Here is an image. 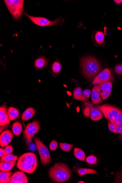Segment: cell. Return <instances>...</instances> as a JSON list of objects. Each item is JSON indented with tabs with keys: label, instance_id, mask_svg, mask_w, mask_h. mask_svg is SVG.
I'll list each match as a JSON object with an SVG mask.
<instances>
[{
	"label": "cell",
	"instance_id": "obj_1",
	"mask_svg": "<svg viewBox=\"0 0 122 183\" xmlns=\"http://www.w3.org/2000/svg\"><path fill=\"white\" fill-rule=\"evenodd\" d=\"M49 175L54 182L63 183L71 178L72 173L66 164L63 163H57L50 169Z\"/></svg>",
	"mask_w": 122,
	"mask_h": 183
},
{
	"label": "cell",
	"instance_id": "obj_2",
	"mask_svg": "<svg viewBox=\"0 0 122 183\" xmlns=\"http://www.w3.org/2000/svg\"><path fill=\"white\" fill-rule=\"evenodd\" d=\"M81 67L85 78L92 79L96 76L101 69L100 63L94 57L88 56L81 60Z\"/></svg>",
	"mask_w": 122,
	"mask_h": 183
},
{
	"label": "cell",
	"instance_id": "obj_3",
	"mask_svg": "<svg viewBox=\"0 0 122 183\" xmlns=\"http://www.w3.org/2000/svg\"><path fill=\"white\" fill-rule=\"evenodd\" d=\"M37 166L36 155L31 153H25L19 158L17 167L21 171L31 174L35 171Z\"/></svg>",
	"mask_w": 122,
	"mask_h": 183
},
{
	"label": "cell",
	"instance_id": "obj_4",
	"mask_svg": "<svg viewBox=\"0 0 122 183\" xmlns=\"http://www.w3.org/2000/svg\"><path fill=\"white\" fill-rule=\"evenodd\" d=\"M8 10L14 19L19 20L21 19L23 11L24 1H5Z\"/></svg>",
	"mask_w": 122,
	"mask_h": 183
},
{
	"label": "cell",
	"instance_id": "obj_5",
	"mask_svg": "<svg viewBox=\"0 0 122 183\" xmlns=\"http://www.w3.org/2000/svg\"><path fill=\"white\" fill-rule=\"evenodd\" d=\"M96 108L101 111L106 118L113 122L117 120L121 111L116 107L106 104L98 106Z\"/></svg>",
	"mask_w": 122,
	"mask_h": 183
},
{
	"label": "cell",
	"instance_id": "obj_6",
	"mask_svg": "<svg viewBox=\"0 0 122 183\" xmlns=\"http://www.w3.org/2000/svg\"><path fill=\"white\" fill-rule=\"evenodd\" d=\"M34 140L37 147L42 164L44 165L50 164L51 161V158L49 149L39 138H36Z\"/></svg>",
	"mask_w": 122,
	"mask_h": 183
},
{
	"label": "cell",
	"instance_id": "obj_7",
	"mask_svg": "<svg viewBox=\"0 0 122 183\" xmlns=\"http://www.w3.org/2000/svg\"><path fill=\"white\" fill-rule=\"evenodd\" d=\"M40 128V125L38 121H34L33 122L28 124L23 133L26 144H30L33 136L39 132Z\"/></svg>",
	"mask_w": 122,
	"mask_h": 183
},
{
	"label": "cell",
	"instance_id": "obj_8",
	"mask_svg": "<svg viewBox=\"0 0 122 183\" xmlns=\"http://www.w3.org/2000/svg\"><path fill=\"white\" fill-rule=\"evenodd\" d=\"M25 14L35 24L41 26L56 25L59 24L61 22V19H58L54 21H50L48 19L41 17H36L30 16L25 12Z\"/></svg>",
	"mask_w": 122,
	"mask_h": 183
},
{
	"label": "cell",
	"instance_id": "obj_9",
	"mask_svg": "<svg viewBox=\"0 0 122 183\" xmlns=\"http://www.w3.org/2000/svg\"><path fill=\"white\" fill-rule=\"evenodd\" d=\"M113 80V77L110 69L106 68L95 76L92 82V85H98L103 82Z\"/></svg>",
	"mask_w": 122,
	"mask_h": 183
},
{
	"label": "cell",
	"instance_id": "obj_10",
	"mask_svg": "<svg viewBox=\"0 0 122 183\" xmlns=\"http://www.w3.org/2000/svg\"><path fill=\"white\" fill-rule=\"evenodd\" d=\"M13 138V132L10 129L6 130L1 133L0 136V145L2 147L8 146Z\"/></svg>",
	"mask_w": 122,
	"mask_h": 183
},
{
	"label": "cell",
	"instance_id": "obj_11",
	"mask_svg": "<svg viewBox=\"0 0 122 183\" xmlns=\"http://www.w3.org/2000/svg\"><path fill=\"white\" fill-rule=\"evenodd\" d=\"M0 125L1 127L5 126L10 124L8 114V109L6 105L4 104L0 107Z\"/></svg>",
	"mask_w": 122,
	"mask_h": 183
},
{
	"label": "cell",
	"instance_id": "obj_12",
	"mask_svg": "<svg viewBox=\"0 0 122 183\" xmlns=\"http://www.w3.org/2000/svg\"><path fill=\"white\" fill-rule=\"evenodd\" d=\"M28 180L23 171H19L14 173L11 177L8 183H27Z\"/></svg>",
	"mask_w": 122,
	"mask_h": 183
},
{
	"label": "cell",
	"instance_id": "obj_13",
	"mask_svg": "<svg viewBox=\"0 0 122 183\" xmlns=\"http://www.w3.org/2000/svg\"><path fill=\"white\" fill-rule=\"evenodd\" d=\"M100 91L96 86H95L92 89V100L94 104L97 105L102 103V99L100 97Z\"/></svg>",
	"mask_w": 122,
	"mask_h": 183
},
{
	"label": "cell",
	"instance_id": "obj_14",
	"mask_svg": "<svg viewBox=\"0 0 122 183\" xmlns=\"http://www.w3.org/2000/svg\"><path fill=\"white\" fill-rule=\"evenodd\" d=\"M16 164V161H6L0 163V170L4 172H10Z\"/></svg>",
	"mask_w": 122,
	"mask_h": 183
},
{
	"label": "cell",
	"instance_id": "obj_15",
	"mask_svg": "<svg viewBox=\"0 0 122 183\" xmlns=\"http://www.w3.org/2000/svg\"><path fill=\"white\" fill-rule=\"evenodd\" d=\"M103 114L100 110L94 107H90V118L92 120L99 121L103 117Z\"/></svg>",
	"mask_w": 122,
	"mask_h": 183
},
{
	"label": "cell",
	"instance_id": "obj_16",
	"mask_svg": "<svg viewBox=\"0 0 122 183\" xmlns=\"http://www.w3.org/2000/svg\"><path fill=\"white\" fill-rule=\"evenodd\" d=\"M35 111L32 107H30L25 110L22 116V120L23 121L28 120L34 116Z\"/></svg>",
	"mask_w": 122,
	"mask_h": 183
},
{
	"label": "cell",
	"instance_id": "obj_17",
	"mask_svg": "<svg viewBox=\"0 0 122 183\" xmlns=\"http://www.w3.org/2000/svg\"><path fill=\"white\" fill-rule=\"evenodd\" d=\"M8 114L10 121H13L20 117V114L19 110L17 109L12 107L8 108Z\"/></svg>",
	"mask_w": 122,
	"mask_h": 183
},
{
	"label": "cell",
	"instance_id": "obj_18",
	"mask_svg": "<svg viewBox=\"0 0 122 183\" xmlns=\"http://www.w3.org/2000/svg\"><path fill=\"white\" fill-rule=\"evenodd\" d=\"M96 86L100 91L101 92L106 90L109 92H112V84L110 81L99 84Z\"/></svg>",
	"mask_w": 122,
	"mask_h": 183
},
{
	"label": "cell",
	"instance_id": "obj_19",
	"mask_svg": "<svg viewBox=\"0 0 122 183\" xmlns=\"http://www.w3.org/2000/svg\"><path fill=\"white\" fill-rule=\"evenodd\" d=\"M73 96L74 98L76 100L80 101H86L87 99L84 97L83 95L82 89L80 87H77L74 91Z\"/></svg>",
	"mask_w": 122,
	"mask_h": 183
},
{
	"label": "cell",
	"instance_id": "obj_20",
	"mask_svg": "<svg viewBox=\"0 0 122 183\" xmlns=\"http://www.w3.org/2000/svg\"><path fill=\"white\" fill-rule=\"evenodd\" d=\"M12 172H4L1 171L0 172V183H7L10 181L11 175Z\"/></svg>",
	"mask_w": 122,
	"mask_h": 183
},
{
	"label": "cell",
	"instance_id": "obj_21",
	"mask_svg": "<svg viewBox=\"0 0 122 183\" xmlns=\"http://www.w3.org/2000/svg\"><path fill=\"white\" fill-rule=\"evenodd\" d=\"M77 173L80 176L87 174H97V172L93 169L86 168H78L76 170Z\"/></svg>",
	"mask_w": 122,
	"mask_h": 183
},
{
	"label": "cell",
	"instance_id": "obj_22",
	"mask_svg": "<svg viewBox=\"0 0 122 183\" xmlns=\"http://www.w3.org/2000/svg\"><path fill=\"white\" fill-rule=\"evenodd\" d=\"M12 132L15 136H19L21 133L22 131L21 124L19 121H17L12 125Z\"/></svg>",
	"mask_w": 122,
	"mask_h": 183
},
{
	"label": "cell",
	"instance_id": "obj_23",
	"mask_svg": "<svg viewBox=\"0 0 122 183\" xmlns=\"http://www.w3.org/2000/svg\"><path fill=\"white\" fill-rule=\"evenodd\" d=\"M74 155L76 158L81 161H83L85 159V153L83 151L78 148L74 149Z\"/></svg>",
	"mask_w": 122,
	"mask_h": 183
},
{
	"label": "cell",
	"instance_id": "obj_24",
	"mask_svg": "<svg viewBox=\"0 0 122 183\" xmlns=\"http://www.w3.org/2000/svg\"><path fill=\"white\" fill-rule=\"evenodd\" d=\"M47 59L42 57L36 60L34 62V65L37 68H42L47 65Z\"/></svg>",
	"mask_w": 122,
	"mask_h": 183
},
{
	"label": "cell",
	"instance_id": "obj_25",
	"mask_svg": "<svg viewBox=\"0 0 122 183\" xmlns=\"http://www.w3.org/2000/svg\"><path fill=\"white\" fill-rule=\"evenodd\" d=\"M17 160V156L11 153L1 157L0 161L1 162L6 161H16Z\"/></svg>",
	"mask_w": 122,
	"mask_h": 183
},
{
	"label": "cell",
	"instance_id": "obj_26",
	"mask_svg": "<svg viewBox=\"0 0 122 183\" xmlns=\"http://www.w3.org/2000/svg\"><path fill=\"white\" fill-rule=\"evenodd\" d=\"M95 38L96 42L99 44H102L104 42V34L101 32H98L95 34Z\"/></svg>",
	"mask_w": 122,
	"mask_h": 183
},
{
	"label": "cell",
	"instance_id": "obj_27",
	"mask_svg": "<svg viewBox=\"0 0 122 183\" xmlns=\"http://www.w3.org/2000/svg\"><path fill=\"white\" fill-rule=\"evenodd\" d=\"M62 67L61 64L58 61H55L52 65V70L54 74L58 73L61 70Z\"/></svg>",
	"mask_w": 122,
	"mask_h": 183
},
{
	"label": "cell",
	"instance_id": "obj_28",
	"mask_svg": "<svg viewBox=\"0 0 122 183\" xmlns=\"http://www.w3.org/2000/svg\"><path fill=\"white\" fill-rule=\"evenodd\" d=\"M60 146L63 151H64L68 152L72 149L74 145L72 144H69L61 142L60 143Z\"/></svg>",
	"mask_w": 122,
	"mask_h": 183
},
{
	"label": "cell",
	"instance_id": "obj_29",
	"mask_svg": "<svg viewBox=\"0 0 122 183\" xmlns=\"http://www.w3.org/2000/svg\"><path fill=\"white\" fill-rule=\"evenodd\" d=\"M86 162L87 163L90 164H94L97 161V159L95 156L90 155L86 158Z\"/></svg>",
	"mask_w": 122,
	"mask_h": 183
},
{
	"label": "cell",
	"instance_id": "obj_30",
	"mask_svg": "<svg viewBox=\"0 0 122 183\" xmlns=\"http://www.w3.org/2000/svg\"><path fill=\"white\" fill-rule=\"evenodd\" d=\"M108 128L109 130L111 132L114 133H117L116 131V125L114 123L109 121L108 124Z\"/></svg>",
	"mask_w": 122,
	"mask_h": 183
},
{
	"label": "cell",
	"instance_id": "obj_31",
	"mask_svg": "<svg viewBox=\"0 0 122 183\" xmlns=\"http://www.w3.org/2000/svg\"><path fill=\"white\" fill-rule=\"evenodd\" d=\"M111 93V92H109L106 90L101 92V96L102 100H106L110 96Z\"/></svg>",
	"mask_w": 122,
	"mask_h": 183
},
{
	"label": "cell",
	"instance_id": "obj_32",
	"mask_svg": "<svg viewBox=\"0 0 122 183\" xmlns=\"http://www.w3.org/2000/svg\"><path fill=\"white\" fill-rule=\"evenodd\" d=\"M58 146V143L57 141L53 140L50 142V148L52 151H55L57 149Z\"/></svg>",
	"mask_w": 122,
	"mask_h": 183
},
{
	"label": "cell",
	"instance_id": "obj_33",
	"mask_svg": "<svg viewBox=\"0 0 122 183\" xmlns=\"http://www.w3.org/2000/svg\"><path fill=\"white\" fill-rule=\"evenodd\" d=\"M115 71L119 75H122V64H119L115 67Z\"/></svg>",
	"mask_w": 122,
	"mask_h": 183
},
{
	"label": "cell",
	"instance_id": "obj_34",
	"mask_svg": "<svg viewBox=\"0 0 122 183\" xmlns=\"http://www.w3.org/2000/svg\"><path fill=\"white\" fill-rule=\"evenodd\" d=\"M117 125H122V111H121L120 114H119L117 120L113 122Z\"/></svg>",
	"mask_w": 122,
	"mask_h": 183
},
{
	"label": "cell",
	"instance_id": "obj_35",
	"mask_svg": "<svg viewBox=\"0 0 122 183\" xmlns=\"http://www.w3.org/2000/svg\"><path fill=\"white\" fill-rule=\"evenodd\" d=\"M91 93V90L88 89H85L83 92V95L84 97L87 99L89 98L90 97Z\"/></svg>",
	"mask_w": 122,
	"mask_h": 183
},
{
	"label": "cell",
	"instance_id": "obj_36",
	"mask_svg": "<svg viewBox=\"0 0 122 183\" xmlns=\"http://www.w3.org/2000/svg\"><path fill=\"white\" fill-rule=\"evenodd\" d=\"M6 151L8 154H10L12 153L13 151V147L11 145H9V146H7L5 149Z\"/></svg>",
	"mask_w": 122,
	"mask_h": 183
},
{
	"label": "cell",
	"instance_id": "obj_37",
	"mask_svg": "<svg viewBox=\"0 0 122 183\" xmlns=\"http://www.w3.org/2000/svg\"><path fill=\"white\" fill-rule=\"evenodd\" d=\"M29 150L31 151H34L37 149V147L36 144L33 143L29 145Z\"/></svg>",
	"mask_w": 122,
	"mask_h": 183
},
{
	"label": "cell",
	"instance_id": "obj_38",
	"mask_svg": "<svg viewBox=\"0 0 122 183\" xmlns=\"http://www.w3.org/2000/svg\"><path fill=\"white\" fill-rule=\"evenodd\" d=\"M116 125V131L117 133L122 134V125Z\"/></svg>",
	"mask_w": 122,
	"mask_h": 183
},
{
	"label": "cell",
	"instance_id": "obj_39",
	"mask_svg": "<svg viewBox=\"0 0 122 183\" xmlns=\"http://www.w3.org/2000/svg\"><path fill=\"white\" fill-rule=\"evenodd\" d=\"M0 156L1 157H3V156L6 155L8 154V153L6 151L5 149L1 148L0 149Z\"/></svg>",
	"mask_w": 122,
	"mask_h": 183
},
{
	"label": "cell",
	"instance_id": "obj_40",
	"mask_svg": "<svg viewBox=\"0 0 122 183\" xmlns=\"http://www.w3.org/2000/svg\"><path fill=\"white\" fill-rule=\"evenodd\" d=\"M114 1L117 4H120L122 3V0H119V1H117H117Z\"/></svg>",
	"mask_w": 122,
	"mask_h": 183
},
{
	"label": "cell",
	"instance_id": "obj_41",
	"mask_svg": "<svg viewBox=\"0 0 122 183\" xmlns=\"http://www.w3.org/2000/svg\"><path fill=\"white\" fill-rule=\"evenodd\" d=\"M78 183H85V182H84L83 181H79V182H78Z\"/></svg>",
	"mask_w": 122,
	"mask_h": 183
}]
</instances>
